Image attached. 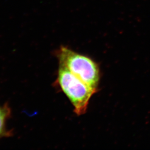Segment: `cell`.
<instances>
[{"instance_id":"3","label":"cell","mask_w":150,"mask_h":150,"mask_svg":"<svg viewBox=\"0 0 150 150\" xmlns=\"http://www.w3.org/2000/svg\"><path fill=\"white\" fill-rule=\"evenodd\" d=\"M11 115V109L7 103L0 106V139L11 135L10 131L6 128V122Z\"/></svg>"},{"instance_id":"2","label":"cell","mask_w":150,"mask_h":150,"mask_svg":"<svg viewBox=\"0 0 150 150\" xmlns=\"http://www.w3.org/2000/svg\"><path fill=\"white\" fill-rule=\"evenodd\" d=\"M57 76L58 85L73 105L74 112L78 116L84 114L91 97L98 91L97 88L87 85L61 65Z\"/></svg>"},{"instance_id":"1","label":"cell","mask_w":150,"mask_h":150,"mask_svg":"<svg viewBox=\"0 0 150 150\" xmlns=\"http://www.w3.org/2000/svg\"><path fill=\"white\" fill-rule=\"evenodd\" d=\"M59 65L91 87L98 88L100 71L98 64L85 55L62 46L57 52Z\"/></svg>"}]
</instances>
